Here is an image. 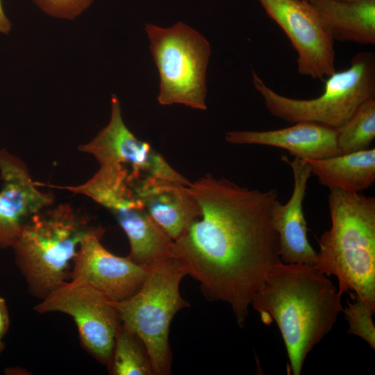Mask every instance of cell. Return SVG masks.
Returning a JSON list of instances; mask_svg holds the SVG:
<instances>
[{
	"label": "cell",
	"instance_id": "6da1fadb",
	"mask_svg": "<svg viewBox=\"0 0 375 375\" xmlns=\"http://www.w3.org/2000/svg\"><path fill=\"white\" fill-rule=\"evenodd\" d=\"M189 189L201 215L174 241L175 258L208 299L231 307L243 327L255 294L281 261L272 222L278 191L249 189L210 174Z\"/></svg>",
	"mask_w": 375,
	"mask_h": 375
},
{
	"label": "cell",
	"instance_id": "7a4b0ae2",
	"mask_svg": "<svg viewBox=\"0 0 375 375\" xmlns=\"http://www.w3.org/2000/svg\"><path fill=\"white\" fill-rule=\"evenodd\" d=\"M341 296L314 265L281 261L269 271L255 294L251 305L263 323L277 324L294 375L301 374L308 354L342 312Z\"/></svg>",
	"mask_w": 375,
	"mask_h": 375
},
{
	"label": "cell",
	"instance_id": "3957f363",
	"mask_svg": "<svg viewBox=\"0 0 375 375\" xmlns=\"http://www.w3.org/2000/svg\"><path fill=\"white\" fill-rule=\"evenodd\" d=\"M331 228L319 240L315 267L375 311V198L332 188Z\"/></svg>",
	"mask_w": 375,
	"mask_h": 375
},
{
	"label": "cell",
	"instance_id": "277c9868",
	"mask_svg": "<svg viewBox=\"0 0 375 375\" xmlns=\"http://www.w3.org/2000/svg\"><path fill=\"white\" fill-rule=\"evenodd\" d=\"M51 206L28 220L12 247L28 290L42 299L67 281L82 240L100 228L69 204Z\"/></svg>",
	"mask_w": 375,
	"mask_h": 375
},
{
	"label": "cell",
	"instance_id": "5b68a950",
	"mask_svg": "<svg viewBox=\"0 0 375 375\" xmlns=\"http://www.w3.org/2000/svg\"><path fill=\"white\" fill-rule=\"evenodd\" d=\"M254 88L269 112L290 124L309 122L338 129L365 101L375 99V56L359 52L348 68L328 76L319 97L301 99L281 95L252 72Z\"/></svg>",
	"mask_w": 375,
	"mask_h": 375
},
{
	"label": "cell",
	"instance_id": "8992f818",
	"mask_svg": "<svg viewBox=\"0 0 375 375\" xmlns=\"http://www.w3.org/2000/svg\"><path fill=\"white\" fill-rule=\"evenodd\" d=\"M186 275L176 258L164 260L149 267L142 285L134 294L112 301L122 323L143 342L156 375L171 372L169 327L175 315L190 305L179 291Z\"/></svg>",
	"mask_w": 375,
	"mask_h": 375
},
{
	"label": "cell",
	"instance_id": "52a82bcc",
	"mask_svg": "<svg viewBox=\"0 0 375 375\" xmlns=\"http://www.w3.org/2000/svg\"><path fill=\"white\" fill-rule=\"evenodd\" d=\"M160 77L158 101L206 110V72L210 55L208 40L188 25L170 28L145 25Z\"/></svg>",
	"mask_w": 375,
	"mask_h": 375
},
{
	"label": "cell",
	"instance_id": "ba28073f",
	"mask_svg": "<svg viewBox=\"0 0 375 375\" xmlns=\"http://www.w3.org/2000/svg\"><path fill=\"white\" fill-rule=\"evenodd\" d=\"M79 149L93 155L99 176L135 192L151 178H163L190 185L148 142L139 140L126 126L117 96L111 99V116L106 127Z\"/></svg>",
	"mask_w": 375,
	"mask_h": 375
},
{
	"label": "cell",
	"instance_id": "9c48e42d",
	"mask_svg": "<svg viewBox=\"0 0 375 375\" xmlns=\"http://www.w3.org/2000/svg\"><path fill=\"white\" fill-rule=\"evenodd\" d=\"M35 310L70 315L85 349L99 362L109 365L122 322L112 300L99 290L85 283L67 281L43 298Z\"/></svg>",
	"mask_w": 375,
	"mask_h": 375
},
{
	"label": "cell",
	"instance_id": "30bf717a",
	"mask_svg": "<svg viewBox=\"0 0 375 375\" xmlns=\"http://www.w3.org/2000/svg\"><path fill=\"white\" fill-rule=\"evenodd\" d=\"M258 1L297 51L301 75L322 78L336 71L334 40L308 0Z\"/></svg>",
	"mask_w": 375,
	"mask_h": 375
},
{
	"label": "cell",
	"instance_id": "8fae6325",
	"mask_svg": "<svg viewBox=\"0 0 375 375\" xmlns=\"http://www.w3.org/2000/svg\"><path fill=\"white\" fill-rule=\"evenodd\" d=\"M100 227L81 241L72 261L70 280L88 283L114 301L134 294L142 285L149 267L117 256L101 243Z\"/></svg>",
	"mask_w": 375,
	"mask_h": 375
},
{
	"label": "cell",
	"instance_id": "7c38bea8",
	"mask_svg": "<svg viewBox=\"0 0 375 375\" xmlns=\"http://www.w3.org/2000/svg\"><path fill=\"white\" fill-rule=\"evenodd\" d=\"M0 248L4 249L12 247L28 220L54 199L39 190L25 164L4 149H0Z\"/></svg>",
	"mask_w": 375,
	"mask_h": 375
},
{
	"label": "cell",
	"instance_id": "4fadbf2b",
	"mask_svg": "<svg viewBox=\"0 0 375 375\" xmlns=\"http://www.w3.org/2000/svg\"><path fill=\"white\" fill-rule=\"evenodd\" d=\"M281 160L292 169L294 185L288 201L283 204L278 199L272 209V226L278 237V256L285 264L315 266L317 253L308 242L303 211V201L312 172L309 165L302 159L294 157L290 160L288 156H282Z\"/></svg>",
	"mask_w": 375,
	"mask_h": 375
},
{
	"label": "cell",
	"instance_id": "5bb4252c",
	"mask_svg": "<svg viewBox=\"0 0 375 375\" xmlns=\"http://www.w3.org/2000/svg\"><path fill=\"white\" fill-rule=\"evenodd\" d=\"M270 131H232L226 133L227 142L259 144L281 148L300 159L318 160L339 154L337 130L309 122Z\"/></svg>",
	"mask_w": 375,
	"mask_h": 375
},
{
	"label": "cell",
	"instance_id": "9a60e30c",
	"mask_svg": "<svg viewBox=\"0 0 375 375\" xmlns=\"http://www.w3.org/2000/svg\"><path fill=\"white\" fill-rule=\"evenodd\" d=\"M190 185L154 177L137 192L151 217L174 241L201 215Z\"/></svg>",
	"mask_w": 375,
	"mask_h": 375
},
{
	"label": "cell",
	"instance_id": "2e32d148",
	"mask_svg": "<svg viewBox=\"0 0 375 375\" xmlns=\"http://www.w3.org/2000/svg\"><path fill=\"white\" fill-rule=\"evenodd\" d=\"M108 210L128 237V256L134 262L150 267L175 258L174 240L151 217L140 199L116 202Z\"/></svg>",
	"mask_w": 375,
	"mask_h": 375
},
{
	"label": "cell",
	"instance_id": "e0dca14e",
	"mask_svg": "<svg viewBox=\"0 0 375 375\" xmlns=\"http://www.w3.org/2000/svg\"><path fill=\"white\" fill-rule=\"evenodd\" d=\"M308 1L334 41L375 44V0Z\"/></svg>",
	"mask_w": 375,
	"mask_h": 375
},
{
	"label": "cell",
	"instance_id": "ac0fdd59",
	"mask_svg": "<svg viewBox=\"0 0 375 375\" xmlns=\"http://www.w3.org/2000/svg\"><path fill=\"white\" fill-rule=\"evenodd\" d=\"M305 161L319 182L328 189L359 193L368 189L375 181L374 148Z\"/></svg>",
	"mask_w": 375,
	"mask_h": 375
},
{
	"label": "cell",
	"instance_id": "d6986e66",
	"mask_svg": "<svg viewBox=\"0 0 375 375\" xmlns=\"http://www.w3.org/2000/svg\"><path fill=\"white\" fill-rule=\"evenodd\" d=\"M108 366L114 375L154 374L151 359L143 342L122 323Z\"/></svg>",
	"mask_w": 375,
	"mask_h": 375
},
{
	"label": "cell",
	"instance_id": "ffe728a7",
	"mask_svg": "<svg viewBox=\"0 0 375 375\" xmlns=\"http://www.w3.org/2000/svg\"><path fill=\"white\" fill-rule=\"evenodd\" d=\"M375 138V99L363 103L353 115L337 129L339 154L369 149Z\"/></svg>",
	"mask_w": 375,
	"mask_h": 375
},
{
	"label": "cell",
	"instance_id": "44dd1931",
	"mask_svg": "<svg viewBox=\"0 0 375 375\" xmlns=\"http://www.w3.org/2000/svg\"><path fill=\"white\" fill-rule=\"evenodd\" d=\"M352 302L347 301V306L342 312L348 322V333L356 335L372 348H375V326L372 320L374 311L356 294L351 296Z\"/></svg>",
	"mask_w": 375,
	"mask_h": 375
},
{
	"label": "cell",
	"instance_id": "7402d4cb",
	"mask_svg": "<svg viewBox=\"0 0 375 375\" xmlns=\"http://www.w3.org/2000/svg\"><path fill=\"white\" fill-rule=\"evenodd\" d=\"M94 0H33L46 14L56 18L74 19L85 10Z\"/></svg>",
	"mask_w": 375,
	"mask_h": 375
},
{
	"label": "cell",
	"instance_id": "603a6c76",
	"mask_svg": "<svg viewBox=\"0 0 375 375\" xmlns=\"http://www.w3.org/2000/svg\"><path fill=\"white\" fill-rule=\"evenodd\" d=\"M10 324L9 314L5 299L0 297V340L7 333Z\"/></svg>",
	"mask_w": 375,
	"mask_h": 375
},
{
	"label": "cell",
	"instance_id": "cb8c5ba5",
	"mask_svg": "<svg viewBox=\"0 0 375 375\" xmlns=\"http://www.w3.org/2000/svg\"><path fill=\"white\" fill-rule=\"evenodd\" d=\"M11 28V23L6 15L1 0H0V33L8 34Z\"/></svg>",
	"mask_w": 375,
	"mask_h": 375
},
{
	"label": "cell",
	"instance_id": "d4e9b609",
	"mask_svg": "<svg viewBox=\"0 0 375 375\" xmlns=\"http://www.w3.org/2000/svg\"><path fill=\"white\" fill-rule=\"evenodd\" d=\"M342 2H356V1H369V0H336Z\"/></svg>",
	"mask_w": 375,
	"mask_h": 375
},
{
	"label": "cell",
	"instance_id": "484cf974",
	"mask_svg": "<svg viewBox=\"0 0 375 375\" xmlns=\"http://www.w3.org/2000/svg\"><path fill=\"white\" fill-rule=\"evenodd\" d=\"M4 348L5 343L2 340H0V353L3 351Z\"/></svg>",
	"mask_w": 375,
	"mask_h": 375
}]
</instances>
